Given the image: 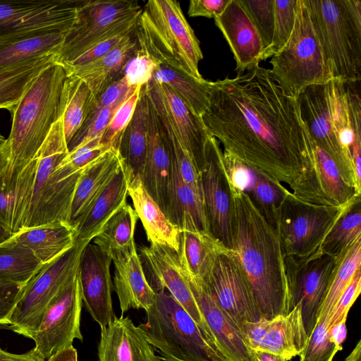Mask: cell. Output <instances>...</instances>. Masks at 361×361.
Wrapping results in <instances>:
<instances>
[{"instance_id": "obj_1", "label": "cell", "mask_w": 361, "mask_h": 361, "mask_svg": "<svg viewBox=\"0 0 361 361\" xmlns=\"http://www.w3.org/2000/svg\"><path fill=\"white\" fill-rule=\"evenodd\" d=\"M224 151L269 178L290 185L310 148L298 99L286 94L269 69L256 66L212 82L201 116Z\"/></svg>"}, {"instance_id": "obj_2", "label": "cell", "mask_w": 361, "mask_h": 361, "mask_svg": "<svg viewBox=\"0 0 361 361\" xmlns=\"http://www.w3.org/2000/svg\"><path fill=\"white\" fill-rule=\"evenodd\" d=\"M233 194L230 249L247 279L261 317L270 320L286 315L288 287L276 227L267 221L245 192L233 188Z\"/></svg>"}, {"instance_id": "obj_3", "label": "cell", "mask_w": 361, "mask_h": 361, "mask_svg": "<svg viewBox=\"0 0 361 361\" xmlns=\"http://www.w3.org/2000/svg\"><path fill=\"white\" fill-rule=\"evenodd\" d=\"M68 154L61 116L16 182L12 215L16 231L55 221L68 224L75 186L59 181L58 170Z\"/></svg>"}, {"instance_id": "obj_4", "label": "cell", "mask_w": 361, "mask_h": 361, "mask_svg": "<svg viewBox=\"0 0 361 361\" xmlns=\"http://www.w3.org/2000/svg\"><path fill=\"white\" fill-rule=\"evenodd\" d=\"M67 73L56 62L44 70L30 85L12 112L7 140L10 158L1 180L9 192L17 179L37 156L54 124L62 116Z\"/></svg>"}, {"instance_id": "obj_5", "label": "cell", "mask_w": 361, "mask_h": 361, "mask_svg": "<svg viewBox=\"0 0 361 361\" xmlns=\"http://www.w3.org/2000/svg\"><path fill=\"white\" fill-rule=\"evenodd\" d=\"M298 102L310 139L330 155L345 182L361 195L351 159L353 135L345 82L331 79L312 85Z\"/></svg>"}, {"instance_id": "obj_6", "label": "cell", "mask_w": 361, "mask_h": 361, "mask_svg": "<svg viewBox=\"0 0 361 361\" xmlns=\"http://www.w3.org/2000/svg\"><path fill=\"white\" fill-rule=\"evenodd\" d=\"M138 47L157 63L167 64L203 79L200 44L175 0H149L135 30Z\"/></svg>"}, {"instance_id": "obj_7", "label": "cell", "mask_w": 361, "mask_h": 361, "mask_svg": "<svg viewBox=\"0 0 361 361\" xmlns=\"http://www.w3.org/2000/svg\"><path fill=\"white\" fill-rule=\"evenodd\" d=\"M332 79L361 80V1L307 0Z\"/></svg>"}, {"instance_id": "obj_8", "label": "cell", "mask_w": 361, "mask_h": 361, "mask_svg": "<svg viewBox=\"0 0 361 361\" xmlns=\"http://www.w3.org/2000/svg\"><path fill=\"white\" fill-rule=\"evenodd\" d=\"M138 326L165 361H226L193 318L168 293H156L154 305Z\"/></svg>"}, {"instance_id": "obj_9", "label": "cell", "mask_w": 361, "mask_h": 361, "mask_svg": "<svg viewBox=\"0 0 361 361\" xmlns=\"http://www.w3.org/2000/svg\"><path fill=\"white\" fill-rule=\"evenodd\" d=\"M269 63L274 80L286 94L295 99L307 87L332 79L307 0H298L292 33Z\"/></svg>"}, {"instance_id": "obj_10", "label": "cell", "mask_w": 361, "mask_h": 361, "mask_svg": "<svg viewBox=\"0 0 361 361\" xmlns=\"http://www.w3.org/2000/svg\"><path fill=\"white\" fill-rule=\"evenodd\" d=\"M142 11L134 0L80 1L75 20L56 55V62L68 65L102 41L133 33Z\"/></svg>"}, {"instance_id": "obj_11", "label": "cell", "mask_w": 361, "mask_h": 361, "mask_svg": "<svg viewBox=\"0 0 361 361\" xmlns=\"http://www.w3.org/2000/svg\"><path fill=\"white\" fill-rule=\"evenodd\" d=\"M89 243L75 240L72 247L41 267L24 286L4 328L32 339L50 303L77 275L82 250Z\"/></svg>"}, {"instance_id": "obj_12", "label": "cell", "mask_w": 361, "mask_h": 361, "mask_svg": "<svg viewBox=\"0 0 361 361\" xmlns=\"http://www.w3.org/2000/svg\"><path fill=\"white\" fill-rule=\"evenodd\" d=\"M347 204H312L295 197L289 191L278 210L276 222L284 257L302 259L318 252Z\"/></svg>"}, {"instance_id": "obj_13", "label": "cell", "mask_w": 361, "mask_h": 361, "mask_svg": "<svg viewBox=\"0 0 361 361\" xmlns=\"http://www.w3.org/2000/svg\"><path fill=\"white\" fill-rule=\"evenodd\" d=\"M338 255L319 251L302 259L284 257L288 287V313L300 305L305 330L312 332L325 300Z\"/></svg>"}, {"instance_id": "obj_14", "label": "cell", "mask_w": 361, "mask_h": 361, "mask_svg": "<svg viewBox=\"0 0 361 361\" xmlns=\"http://www.w3.org/2000/svg\"><path fill=\"white\" fill-rule=\"evenodd\" d=\"M217 305L241 330L262 317L244 271L233 252L224 247L202 279Z\"/></svg>"}, {"instance_id": "obj_15", "label": "cell", "mask_w": 361, "mask_h": 361, "mask_svg": "<svg viewBox=\"0 0 361 361\" xmlns=\"http://www.w3.org/2000/svg\"><path fill=\"white\" fill-rule=\"evenodd\" d=\"M82 302L78 272L50 303L32 338L35 343L34 350L43 361L58 350L72 345L75 338L82 341L80 331Z\"/></svg>"}, {"instance_id": "obj_16", "label": "cell", "mask_w": 361, "mask_h": 361, "mask_svg": "<svg viewBox=\"0 0 361 361\" xmlns=\"http://www.w3.org/2000/svg\"><path fill=\"white\" fill-rule=\"evenodd\" d=\"M289 186L295 197L319 206L343 207L360 196L330 155L311 139L302 171Z\"/></svg>"}, {"instance_id": "obj_17", "label": "cell", "mask_w": 361, "mask_h": 361, "mask_svg": "<svg viewBox=\"0 0 361 361\" xmlns=\"http://www.w3.org/2000/svg\"><path fill=\"white\" fill-rule=\"evenodd\" d=\"M222 154L219 142L211 135L206 147L205 164L201 172V181L209 232L230 249L233 194Z\"/></svg>"}, {"instance_id": "obj_18", "label": "cell", "mask_w": 361, "mask_h": 361, "mask_svg": "<svg viewBox=\"0 0 361 361\" xmlns=\"http://www.w3.org/2000/svg\"><path fill=\"white\" fill-rule=\"evenodd\" d=\"M80 2L0 0V39L46 28L71 29Z\"/></svg>"}, {"instance_id": "obj_19", "label": "cell", "mask_w": 361, "mask_h": 361, "mask_svg": "<svg viewBox=\"0 0 361 361\" xmlns=\"http://www.w3.org/2000/svg\"><path fill=\"white\" fill-rule=\"evenodd\" d=\"M140 252L145 276L154 293L167 289L215 345L209 329L182 274L178 252L166 245L157 243L141 248Z\"/></svg>"}, {"instance_id": "obj_20", "label": "cell", "mask_w": 361, "mask_h": 361, "mask_svg": "<svg viewBox=\"0 0 361 361\" xmlns=\"http://www.w3.org/2000/svg\"><path fill=\"white\" fill-rule=\"evenodd\" d=\"M180 267L221 355L226 361H259L241 330L217 305L202 279L192 275L181 264Z\"/></svg>"}, {"instance_id": "obj_21", "label": "cell", "mask_w": 361, "mask_h": 361, "mask_svg": "<svg viewBox=\"0 0 361 361\" xmlns=\"http://www.w3.org/2000/svg\"><path fill=\"white\" fill-rule=\"evenodd\" d=\"M241 331L253 350L278 354L287 361L300 355L308 341L300 305L287 314L270 320L261 318L257 322H245Z\"/></svg>"}, {"instance_id": "obj_22", "label": "cell", "mask_w": 361, "mask_h": 361, "mask_svg": "<svg viewBox=\"0 0 361 361\" xmlns=\"http://www.w3.org/2000/svg\"><path fill=\"white\" fill-rule=\"evenodd\" d=\"M111 262L108 254L89 243L82 250L78 266L82 302L101 329L116 317L111 298Z\"/></svg>"}, {"instance_id": "obj_23", "label": "cell", "mask_w": 361, "mask_h": 361, "mask_svg": "<svg viewBox=\"0 0 361 361\" xmlns=\"http://www.w3.org/2000/svg\"><path fill=\"white\" fill-rule=\"evenodd\" d=\"M147 87L160 102L181 145L201 173L205 164L207 141L211 136L201 117L194 114L167 85L151 80Z\"/></svg>"}, {"instance_id": "obj_24", "label": "cell", "mask_w": 361, "mask_h": 361, "mask_svg": "<svg viewBox=\"0 0 361 361\" xmlns=\"http://www.w3.org/2000/svg\"><path fill=\"white\" fill-rule=\"evenodd\" d=\"M233 53L237 73L259 66L264 61L261 37L239 0H230L224 11L214 18Z\"/></svg>"}, {"instance_id": "obj_25", "label": "cell", "mask_w": 361, "mask_h": 361, "mask_svg": "<svg viewBox=\"0 0 361 361\" xmlns=\"http://www.w3.org/2000/svg\"><path fill=\"white\" fill-rule=\"evenodd\" d=\"M148 99L147 152L140 178L147 193L167 217L171 162L169 149L159 130L155 109L149 96Z\"/></svg>"}, {"instance_id": "obj_26", "label": "cell", "mask_w": 361, "mask_h": 361, "mask_svg": "<svg viewBox=\"0 0 361 361\" xmlns=\"http://www.w3.org/2000/svg\"><path fill=\"white\" fill-rule=\"evenodd\" d=\"M143 331L128 317L101 329L99 361H160Z\"/></svg>"}, {"instance_id": "obj_27", "label": "cell", "mask_w": 361, "mask_h": 361, "mask_svg": "<svg viewBox=\"0 0 361 361\" xmlns=\"http://www.w3.org/2000/svg\"><path fill=\"white\" fill-rule=\"evenodd\" d=\"M132 177L122 164L116 173L73 225L75 240L91 241L105 223L127 201Z\"/></svg>"}, {"instance_id": "obj_28", "label": "cell", "mask_w": 361, "mask_h": 361, "mask_svg": "<svg viewBox=\"0 0 361 361\" xmlns=\"http://www.w3.org/2000/svg\"><path fill=\"white\" fill-rule=\"evenodd\" d=\"M112 262L114 290L122 313L130 308L148 311L155 302L156 293L147 280L136 247L115 256Z\"/></svg>"}, {"instance_id": "obj_29", "label": "cell", "mask_w": 361, "mask_h": 361, "mask_svg": "<svg viewBox=\"0 0 361 361\" xmlns=\"http://www.w3.org/2000/svg\"><path fill=\"white\" fill-rule=\"evenodd\" d=\"M138 49L135 31L100 59L66 71L67 75L82 79L95 100L114 82L123 76L129 61Z\"/></svg>"}, {"instance_id": "obj_30", "label": "cell", "mask_w": 361, "mask_h": 361, "mask_svg": "<svg viewBox=\"0 0 361 361\" xmlns=\"http://www.w3.org/2000/svg\"><path fill=\"white\" fill-rule=\"evenodd\" d=\"M70 30L46 28L0 39V69L50 54L57 55Z\"/></svg>"}, {"instance_id": "obj_31", "label": "cell", "mask_w": 361, "mask_h": 361, "mask_svg": "<svg viewBox=\"0 0 361 361\" xmlns=\"http://www.w3.org/2000/svg\"><path fill=\"white\" fill-rule=\"evenodd\" d=\"M75 243L74 229L63 221L22 230L4 243L29 249L43 264L52 262Z\"/></svg>"}, {"instance_id": "obj_32", "label": "cell", "mask_w": 361, "mask_h": 361, "mask_svg": "<svg viewBox=\"0 0 361 361\" xmlns=\"http://www.w3.org/2000/svg\"><path fill=\"white\" fill-rule=\"evenodd\" d=\"M171 176L169 191V220L180 231L209 232L202 199L183 180L170 157Z\"/></svg>"}, {"instance_id": "obj_33", "label": "cell", "mask_w": 361, "mask_h": 361, "mask_svg": "<svg viewBox=\"0 0 361 361\" xmlns=\"http://www.w3.org/2000/svg\"><path fill=\"white\" fill-rule=\"evenodd\" d=\"M122 164L118 150L111 147L83 169L73 193L69 225L73 226Z\"/></svg>"}, {"instance_id": "obj_34", "label": "cell", "mask_w": 361, "mask_h": 361, "mask_svg": "<svg viewBox=\"0 0 361 361\" xmlns=\"http://www.w3.org/2000/svg\"><path fill=\"white\" fill-rule=\"evenodd\" d=\"M128 195L145 228L147 240L151 244L166 245L178 252L180 231L147 193L139 176L130 180Z\"/></svg>"}, {"instance_id": "obj_35", "label": "cell", "mask_w": 361, "mask_h": 361, "mask_svg": "<svg viewBox=\"0 0 361 361\" xmlns=\"http://www.w3.org/2000/svg\"><path fill=\"white\" fill-rule=\"evenodd\" d=\"M145 85L140 89L135 111L117 147L122 162L132 178L140 177L146 157L149 99Z\"/></svg>"}, {"instance_id": "obj_36", "label": "cell", "mask_w": 361, "mask_h": 361, "mask_svg": "<svg viewBox=\"0 0 361 361\" xmlns=\"http://www.w3.org/2000/svg\"><path fill=\"white\" fill-rule=\"evenodd\" d=\"M56 62L50 54L0 69V109L11 114L30 85L43 70Z\"/></svg>"}, {"instance_id": "obj_37", "label": "cell", "mask_w": 361, "mask_h": 361, "mask_svg": "<svg viewBox=\"0 0 361 361\" xmlns=\"http://www.w3.org/2000/svg\"><path fill=\"white\" fill-rule=\"evenodd\" d=\"M152 80L169 86L197 116L201 117L209 106L210 81L164 63L157 64Z\"/></svg>"}, {"instance_id": "obj_38", "label": "cell", "mask_w": 361, "mask_h": 361, "mask_svg": "<svg viewBox=\"0 0 361 361\" xmlns=\"http://www.w3.org/2000/svg\"><path fill=\"white\" fill-rule=\"evenodd\" d=\"M137 219L136 212L126 202L92 239L94 244L108 254L111 259L116 255L130 252L136 247L134 232Z\"/></svg>"}, {"instance_id": "obj_39", "label": "cell", "mask_w": 361, "mask_h": 361, "mask_svg": "<svg viewBox=\"0 0 361 361\" xmlns=\"http://www.w3.org/2000/svg\"><path fill=\"white\" fill-rule=\"evenodd\" d=\"M224 247L208 232L180 231V264L192 275L202 279Z\"/></svg>"}, {"instance_id": "obj_40", "label": "cell", "mask_w": 361, "mask_h": 361, "mask_svg": "<svg viewBox=\"0 0 361 361\" xmlns=\"http://www.w3.org/2000/svg\"><path fill=\"white\" fill-rule=\"evenodd\" d=\"M361 265V238L338 255L318 320L328 323L337 301L345 290Z\"/></svg>"}, {"instance_id": "obj_41", "label": "cell", "mask_w": 361, "mask_h": 361, "mask_svg": "<svg viewBox=\"0 0 361 361\" xmlns=\"http://www.w3.org/2000/svg\"><path fill=\"white\" fill-rule=\"evenodd\" d=\"M94 102L95 99L82 79L74 75L67 76L62 115L67 145L83 125Z\"/></svg>"}, {"instance_id": "obj_42", "label": "cell", "mask_w": 361, "mask_h": 361, "mask_svg": "<svg viewBox=\"0 0 361 361\" xmlns=\"http://www.w3.org/2000/svg\"><path fill=\"white\" fill-rule=\"evenodd\" d=\"M361 238V195L354 197L334 224L319 251L336 257Z\"/></svg>"}, {"instance_id": "obj_43", "label": "cell", "mask_w": 361, "mask_h": 361, "mask_svg": "<svg viewBox=\"0 0 361 361\" xmlns=\"http://www.w3.org/2000/svg\"><path fill=\"white\" fill-rule=\"evenodd\" d=\"M43 264L29 249L0 245V281L26 284Z\"/></svg>"}, {"instance_id": "obj_44", "label": "cell", "mask_w": 361, "mask_h": 361, "mask_svg": "<svg viewBox=\"0 0 361 361\" xmlns=\"http://www.w3.org/2000/svg\"><path fill=\"white\" fill-rule=\"evenodd\" d=\"M251 184L245 192L268 223L276 226L278 210L290 191L262 172L252 169Z\"/></svg>"}, {"instance_id": "obj_45", "label": "cell", "mask_w": 361, "mask_h": 361, "mask_svg": "<svg viewBox=\"0 0 361 361\" xmlns=\"http://www.w3.org/2000/svg\"><path fill=\"white\" fill-rule=\"evenodd\" d=\"M255 26L264 47V61L271 45L274 25V0H239Z\"/></svg>"}, {"instance_id": "obj_46", "label": "cell", "mask_w": 361, "mask_h": 361, "mask_svg": "<svg viewBox=\"0 0 361 361\" xmlns=\"http://www.w3.org/2000/svg\"><path fill=\"white\" fill-rule=\"evenodd\" d=\"M298 0H274V25L271 45L266 60L279 51L289 39L294 27Z\"/></svg>"}, {"instance_id": "obj_47", "label": "cell", "mask_w": 361, "mask_h": 361, "mask_svg": "<svg viewBox=\"0 0 361 361\" xmlns=\"http://www.w3.org/2000/svg\"><path fill=\"white\" fill-rule=\"evenodd\" d=\"M326 323L317 322L308 337L307 345L299 355L300 361H333L336 353L342 350L332 339Z\"/></svg>"}, {"instance_id": "obj_48", "label": "cell", "mask_w": 361, "mask_h": 361, "mask_svg": "<svg viewBox=\"0 0 361 361\" xmlns=\"http://www.w3.org/2000/svg\"><path fill=\"white\" fill-rule=\"evenodd\" d=\"M132 89L126 97L102 109L91 120L85 122L68 144V152L92 140L101 139L115 113L128 97Z\"/></svg>"}, {"instance_id": "obj_49", "label": "cell", "mask_w": 361, "mask_h": 361, "mask_svg": "<svg viewBox=\"0 0 361 361\" xmlns=\"http://www.w3.org/2000/svg\"><path fill=\"white\" fill-rule=\"evenodd\" d=\"M142 87H134L102 134L100 143L117 149L121 136L135 111Z\"/></svg>"}, {"instance_id": "obj_50", "label": "cell", "mask_w": 361, "mask_h": 361, "mask_svg": "<svg viewBox=\"0 0 361 361\" xmlns=\"http://www.w3.org/2000/svg\"><path fill=\"white\" fill-rule=\"evenodd\" d=\"M157 64L138 47L135 54L125 68L123 76L131 87H142L152 78Z\"/></svg>"}, {"instance_id": "obj_51", "label": "cell", "mask_w": 361, "mask_h": 361, "mask_svg": "<svg viewBox=\"0 0 361 361\" xmlns=\"http://www.w3.org/2000/svg\"><path fill=\"white\" fill-rule=\"evenodd\" d=\"M361 270H358L353 280L337 301L327 323V328L345 322L348 312L360 293Z\"/></svg>"}, {"instance_id": "obj_52", "label": "cell", "mask_w": 361, "mask_h": 361, "mask_svg": "<svg viewBox=\"0 0 361 361\" xmlns=\"http://www.w3.org/2000/svg\"><path fill=\"white\" fill-rule=\"evenodd\" d=\"M133 87L124 76L111 83L93 103L84 123L91 120L102 109L126 97Z\"/></svg>"}, {"instance_id": "obj_53", "label": "cell", "mask_w": 361, "mask_h": 361, "mask_svg": "<svg viewBox=\"0 0 361 361\" xmlns=\"http://www.w3.org/2000/svg\"><path fill=\"white\" fill-rule=\"evenodd\" d=\"M222 157L231 186L246 192L252 182V169L225 152H223Z\"/></svg>"}, {"instance_id": "obj_54", "label": "cell", "mask_w": 361, "mask_h": 361, "mask_svg": "<svg viewBox=\"0 0 361 361\" xmlns=\"http://www.w3.org/2000/svg\"><path fill=\"white\" fill-rule=\"evenodd\" d=\"M129 35L130 34L118 35L102 41L89 49L71 63L63 66L66 71H68L94 61L108 54Z\"/></svg>"}, {"instance_id": "obj_55", "label": "cell", "mask_w": 361, "mask_h": 361, "mask_svg": "<svg viewBox=\"0 0 361 361\" xmlns=\"http://www.w3.org/2000/svg\"><path fill=\"white\" fill-rule=\"evenodd\" d=\"M25 286L0 281V327L8 324L11 314Z\"/></svg>"}, {"instance_id": "obj_56", "label": "cell", "mask_w": 361, "mask_h": 361, "mask_svg": "<svg viewBox=\"0 0 361 361\" xmlns=\"http://www.w3.org/2000/svg\"><path fill=\"white\" fill-rule=\"evenodd\" d=\"M230 0H191L188 14L190 17L214 18L220 15Z\"/></svg>"}, {"instance_id": "obj_57", "label": "cell", "mask_w": 361, "mask_h": 361, "mask_svg": "<svg viewBox=\"0 0 361 361\" xmlns=\"http://www.w3.org/2000/svg\"><path fill=\"white\" fill-rule=\"evenodd\" d=\"M0 176V224L10 230L14 192L5 188Z\"/></svg>"}, {"instance_id": "obj_58", "label": "cell", "mask_w": 361, "mask_h": 361, "mask_svg": "<svg viewBox=\"0 0 361 361\" xmlns=\"http://www.w3.org/2000/svg\"><path fill=\"white\" fill-rule=\"evenodd\" d=\"M0 361H43L37 353L32 350L21 354L11 353L0 348Z\"/></svg>"}, {"instance_id": "obj_59", "label": "cell", "mask_w": 361, "mask_h": 361, "mask_svg": "<svg viewBox=\"0 0 361 361\" xmlns=\"http://www.w3.org/2000/svg\"><path fill=\"white\" fill-rule=\"evenodd\" d=\"M46 361H78L77 350L73 345L66 347L54 353Z\"/></svg>"}, {"instance_id": "obj_60", "label": "cell", "mask_w": 361, "mask_h": 361, "mask_svg": "<svg viewBox=\"0 0 361 361\" xmlns=\"http://www.w3.org/2000/svg\"><path fill=\"white\" fill-rule=\"evenodd\" d=\"M331 336L334 342L341 346L346 336L345 322H342L329 329Z\"/></svg>"}, {"instance_id": "obj_61", "label": "cell", "mask_w": 361, "mask_h": 361, "mask_svg": "<svg viewBox=\"0 0 361 361\" xmlns=\"http://www.w3.org/2000/svg\"><path fill=\"white\" fill-rule=\"evenodd\" d=\"M10 154V146L6 139L5 143L0 147V176L5 171L8 166Z\"/></svg>"}, {"instance_id": "obj_62", "label": "cell", "mask_w": 361, "mask_h": 361, "mask_svg": "<svg viewBox=\"0 0 361 361\" xmlns=\"http://www.w3.org/2000/svg\"><path fill=\"white\" fill-rule=\"evenodd\" d=\"M259 361H287L283 357L263 350H254Z\"/></svg>"}, {"instance_id": "obj_63", "label": "cell", "mask_w": 361, "mask_h": 361, "mask_svg": "<svg viewBox=\"0 0 361 361\" xmlns=\"http://www.w3.org/2000/svg\"><path fill=\"white\" fill-rule=\"evenodd\" d=\"M345 361H361V341L360 340Z\"/></svg>"}, {"instance_id": "obj_64", "label": "cell", "mask_w": 361, "mask_h": 361, "mask_svg": "<svg viewBox=\"0 0 361 361\" xmlns=\"http://www.w3.org/2000/svg\"><path fill=\"white\" fill-rule=\"evenodd\" d=\"M13 233L6 226L0 224V245L9 240Z\"/></svg>"}]
</instances>
